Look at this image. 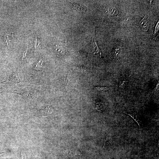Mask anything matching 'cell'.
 Listing matches in <instances>:
<instances>
[{
    "mask_svg": "<svg viewBox=\"0 0 159 159\" xmlns=\"http://www.w3.org/2000/svg\"><path fill=\"white\" fill-rule=\"evenodd\" d=\"M42 58L40 59L34 66V68L36 70H40L39 68L41 67L42 63Z\"/></svg>",
    "mask_w": 159,
    "mask_h": 159,
    "instance_id": "cell-11",
    "label": "cell"
},
{
    "mask_svg": "<svg viewBox=\"0 0 159 159\" xmlns=\"http://www.w3.org/2000/svg\"><path fill=\"white\" fill-rule=\"evenodd\" d=\"M70 4L74 10H78L82 12H84L86 10L85 7L81 4L74 3H71Z\"/></svg>",
    "mask_w": 159,
    "mask_h": 159,
    "instance_id": "cell-6",
    "label": "cell"
},
{
    "mask_svg": "<svg viewBox=\"0 0 159 159\" xmlns=\"http://www.w3.org/2000/svg\"><path fill=\"white\" fill-rule=\"evenodd\" d=\"M4 153V152H0V154H2V153Z\"/></svg>",
    "mask_w": 159,
    "mask_h": 159,
    "instance_id": "cell-16",
    "label": "cell"
},
{
    "mask_svg": "<svg viewBox=\"0 0 159 159\" xmlns=\"http://www.w3.org/2000/svg\"><path fill=\"white\" fill-rule=\"evenodd\" d=\"M55 53L59 56H63L65 54V49L62 45L56 44L54 47Z\"/></svg>",
    "mask_w": 159,
    "mask_h": 159,
    "instance_id": "cell-3",
    "label": "cell"
},
{
    "mask_svg": "<svg viewBox=\"0 0 159 159\" xmlns=\"http://www.w3.org/2000/svg\"><path fill=\"white\" fill-rule=\"evenodd\" d=\"M131 78V75L125 77L121 82H120L119 84V87H121L123 86L126 84L130 80Z\"/></svg>",
    "mask_w": 159,
    "mask_h": 159,
    "instance_id": "cell-8",
    "label": "cell"
},
{
    "mask_svg": "<svg viewBox=\"0 0 159 159\" xmlns=\"http://www.w3.org/2000/svg\"><path fill=\"white\" fill-rule=\"evenodd\" d=\"M115 47L112 53V58L113 60L117 59L120 57L121 48L119 46Z\"/></svg>",
    "mask_w": 159,
    "mask_h": 159,
    "instance_id": "cell-5",
    "label": "cell"
},
{
    "mask_svg": "<svg viewBox=\"0 0 159 159\" xmlns=\"http://www.w3.org/2000/svg\"><path fill=\"white\" fill-rule=\"evenodd\" d=\"M39 39L38 37L35 38V40L34 47L36 49V47H39Z\"/></svg>",
    "mask_w": 159,
    "mask_h": 159,
    "instance_id": "cell-14",
    "label": "cell"
},
{
    "mask_svg": "<svg viewBox=\"0 0 159 159\" xmlns=\"http://www.w3.org/2000/svg\"><path fill=\"white\" fill-rule=\"evenodd\" d=\"M148 15H146L144 18L139 23V25L141 26L143 30L146 31L148 29L149 19Z\"/></svg>",
    "mask_w": 159,
    "mask_h": 159,
    "instance_id": "cell-4",
    "label": "cell"
},
{
    "mask_svg": "<svg viewBox=\"0 0 159 159\" xmlns=\"http://www.w3.org/2000/svg\"><path fill=\"white\" fill-rule=\"evenodd\" d=\"M110 144V139L108 137H106L104 139V143L103 146L104 148H107Z\"/></svg>",
    "mask_w": 159,
    "mask_h": 159,
    "instance_id": "cell-10",
    "label": "cell"
},
{
    "mask_svg": "<svg viewBox=\"0 0 159 159\" xmlns=\"http://www.w3.org/2000/svg\"><path fill=\"white\" fill-rule=\"evenodd\" d=\"M27 49H28V47H27V48H26V49H25V50L24 52V54H23L22 57V59H23L25 58L26 56V54L27 53Z\"/></svg>",
    "mask_w": 159,
    "mask_h": 159,
    "instance_id": "cell-15",
    "label": "cell"
},
{
    "mask_svg": "<svg viewBox=\"0 0 159 159\" xmlns=\"http://www.w3.org/2000/svg\"><path fill=\"white\" fill-rule=\"evenodd\" d=\"M124 113L130 116L138 124L140 130L141 127V122L139 117L135 114L129 113L126 112H124Z\"/></svg>",
    "mask_w": 159,
    "mask_h": 159,
    "instance_id": "cell-7",
    "label": "cell"
},
{
    "mask_svg": "<svg viewBox=\"0 0 159 159\" xmlns=\"http://www.w3.org/2000/svg\"><path fill=\"white\" fill-rule=\"evenodd\" d=\"M110 88L109 87H107L97 86L95 87V89L97 90L104 91L108 90Z\"/></svg>",
    "mask_w": 159,
    "mask_h": 159,
    "instance_id": "cell-12",
    "label": "cell"
},
{
    "mask_svg": "<svg viewBox=\"0 0 159 159\" xmlns=\"http://www.w3.org/2000/svg\"><path fill=\"white\" fill-rule=\"evenodd\" d=\"M96 106V109L99 112H102L104 110V106L102 103L99 102H97Z\"/></svg>",
    "mask_w": 159,
    "mask_h": 159,
    "instance_id": "cell-9",
    "label": "cell"
},
{
    "mask_svg": "<svg viewBox=\"0 0 159 159\" xmlns=\"http://www.w3.org/2000/svg\"><path fill=\"white\" fill-rule=\"evenodd\" d=\"M4 39L5 43L8 46H9L10 45V42L9 39L8 34H5L4 36Z\"/></svg>",
    "mask_w": 159,
    "mask_h": 159,
    "instance_id": "cell-13",
    "label": "cell"
},
{
    "mask_svg": "<svg viewBox=\"0 0 159 159\" xmlns=\"http://www.w3.org/2000/svg\"><path fill=\"white\" fill-rule=\"evenodd\" d=\"M92 46L94 54H97L100 57L102 58V54L100 49L97 46L96 42L95 39V32H94L93 36L92 39V41L91 43Z\"/></svg>",
    "mask_w": 159,
    "mask_h": 159,
    "instance_id": "cell-2",
    "label": "cell"
},
{
    "mask_svg": "<svg viewBox=\"0 0 159 159\" xmlns=\"http://www.w3.org/2000/svg\"><path fill=\"white\" fill-rule=\"evenodd\" d=\"M21 82H22V80L18 73L10 71L8 73L6 79L0 83L3 87H8Z\"/></svg>",
    "mask_w": 159,
    "mask_h": 159,
    "instance_id": "cell-1",
    "label": "cell"
}]
</instances>
